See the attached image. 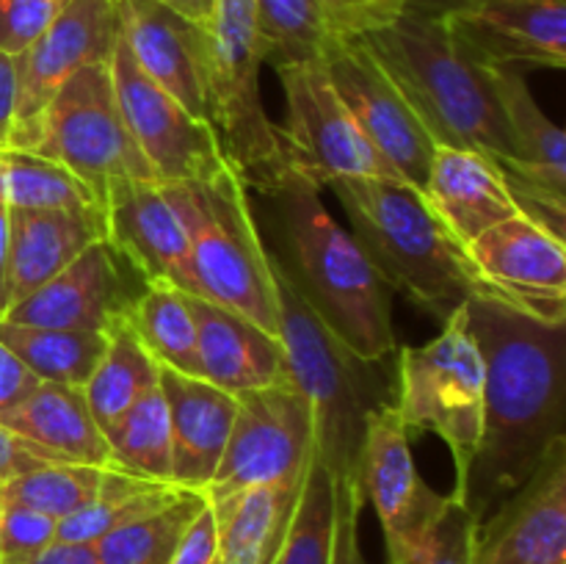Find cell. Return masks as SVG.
I'll return each mask as SVG.
<instances>
[{
    "instance_id": "e575fe53",
    "label": "cell",
    "mask_w": 566,
    "mask_h": 564,
    "mask_svg": "<svg viewBox=\"0 0 566 564\" xmlns=\"http://www.w3.org/2000/svg\"><path fill=\"white\" fill-rule=\"evenodd\" d=\"M3 188L14 210H103L92 188L72 171L36 153H0Z\"/></svg>"
},
{
    "instance_id": "3957f363",
    "label": "cell",
    "mask_w": 566,
    "mask_h": 564,
    "mask_svg": "<svg viewBox=\"0 0 566 564\" xmlns=\"http://www.w3.org/2000/svg\"><path fill=\"white\" fill-rule=\"evenodd\" d=\"M359 39L437 147L475 149L501 169L512 164V138L490 66L453 36L442 17L403 11L396 22Z\"/></svg>"
},
{
    "instance_id": "83f0119b",
    "label": "cell",
    "mask_w": 566,
    "mask_h": 564,
    "mask_svg": "<svg viewBox=\"0 0 566 564\" xmlns=\"http://www.w3.org/2000/svg\"><path fill=\"white\" fill-rule=\"evenodd\" d=\"M127 326L136 332L142 346L160 368L199 376L197 321H193L191 293L169 285V282H144L130 315H127Z\"/></svg>"
},
{
    "instance_id": "ab89813d",
    "label": "cell",
    "mask_w": 566,
    "mask_h": 564,
    "mask_svg": "<svg viewBox=\"0 0 566 564\" xmlns=\"http://www.w3.org/2000/svg\"><path fill=\"white\" fill-rule=\"evenodd\" d=\"M66 0H0V55L25 53L59 17Z\"/></svg>"
},
{
    "instance_id": "52a82bcc",
    "label": "cell",
    "mask_w": 566,
    "mask_h": 564,
    "mask_svg": "<svg viewBox=\"0 0 566 564\" xmlns=\"http://www.w3.org/2000/svg\"><path fill=\"white\" fill-rule=\"evenodd\" d=\"M396 398L409 437L431 431L453 459V503L462 506L468 476L484 431V354L470 330L468 302L442 321V332L423 346L398 352Z\"/></svg>"
},
{
    "instance_id": "7dc6e473",
    "label": "cell",
    "mask_w": 566,
    "mask_h": 564,
    "mask_svg": "<svg viewBox=\"0 0 566 564\" xmlns=\"http://www.w3.org/2000/svg\"><path fill=\"white\" fill-rule=\"evenodd\" d=\"M9 232H11V208L3 188V169H0V318L9 310Z\"/></svg>"
},
{
    "instance_id": "6da1fadb",
    "label": "cell",
    "mask_w": 566,
    "mask_h": 564,
    "mask_svg": "<svg viewBox=\"0 0 566 564\" xmlns=\"http://www.w3.org/2000/svg\"><path fill=\"white\" fill-rule=\"evenodd\" d=\"M468 315L484 354V431L462 506L481 523L566 437V324L486 299L468 302Z\"/></svg>"
},
{
    "instance_id": "4dcf8cb0",
    "label": "cell",
    "mask_w": 566,
    "mask_h": 564,
    "mask_svg": "<svg viewBox=\"0 0 566 564\" xmlns=\"http://www.w3.org/2000/svg\"><path fill=\"white\" fill-rule=\"evenodd\" d=\"M208 503L202 492L180 490L164 506L119 525L94 542V553L103 564H169L182 534Z\"/></svg>"
},
{
    "instance_id": "f35d334b",
    "label": "cell",
    "mask_w": 566,
    "mask_h": 564,
    "mask_svg": "<svg viewBox=\"0 0 566 564\" xmlns=\"http://www.w3.org/2000/svg\"><path fill=\"white\" fill-rule=\"evenodd\" d=\"M479 523L459 503H451L423 545L403 564H473V542Z\"/></svg>"
},
{
    "instance_id": "4fadbf2b",
    "label": "cell",
    "mask_w": 566,
    "mask_h": 564,
    "mask_svg": "<svg viewBox=\"0 0 566 564\" xmlns=\"http://www.w3.org/2000/svg\"><path fill=\"white\" fill-rule=\"evenodd\" d=\"M486 302L542 324H566V243L542 221L517 213L464 249Z\"/></svg>"
},
{
    "instance_id": "b9f144b4",
    "label": "cell",
    "mask_w": 566,
    "mask_h": 564,
    "mask_svg": "<svg viewBox=\"0 0 566 564\" xmlns=\"http://www.w3.org/2000/svg\"><path fill=\"white\" fill-rule=\"evenodd\" d=\"M335 542H332V564H374L368 562L359 540V520H363L365 495L359 481L335 479Z\"/></svg>"
},
{
    "instance_id": "681fc988",
    "label": "cell",
    "mask_w": 566,
    "mask_h": 564,
    "mask_svg": "<svg viewBox=\"0 0 566 564\" xmlns=\"http://www.w3.org/2000/svg\"><path fill=\"white\" fill-rule=\"evenodd\" d=\"M155 3L177 11V14L191 20L193 25L205 28V31H208L210 20H213V9H216V0H155Z\"/></svg>"
},
{
    "instance_id": "5b68a950",
    "label": "cell",
    "mask_w": 566,
    "mask_h": 564,
    "mask_svg": "<svg viewBox=\"0 0 566 564\" xmlns=\"http://www.w3.org/2000/svg\"><path fill=\"white\" fill-rule=\"evenodd\" d=\"M271 254L276 299H280V337L287 370L296 390L313 407L315 451L335 479H357L365 424L381 404L392 401L390 387L368 359L357 357L321 315Z\"/></svg>"
},
{
    "instance_id": "44dd1931",
    "label": "cell",
    "mask_w": 566,
    "mask_h": 564,
    "mask_svg": "<svg viewBox=\"0 0 566 564\" xmlns=\"http://www.w3.org/2000/svg\"><path fill=\"white\" fill-rule=\"evenodd\" d=\"M119 36L138 70L210 125L208 31L155 0H116Z\"/></svg>"
},
{
    "instance_id": "ee69618b",
    "label": "cell",
    "mask_w": 566,
    "mask_h": 564,
    "mask_svg": "<svg viewBox=\"0 0 566 564\" xmlns=\"http://www.w3.org/2000/svg\"><path fill=\"white\" fill-rule=\"evenodd\" d=\"M53 462H64V459L33 446V442L22 440V437H17L14 431H9L0 424V484H6L14 476L28 473V470H36L42 464Z\"/></svg>"
},
{
    "instance_id": "ba28073f",
    "label": "cell",
    "mask_w": 566,
    "mask_h": 564,
    "mask_svg": "<svg viewBox=\"0 0 566 564\" xmlns=\"http://www.w3.org/2000/svg\"><path fill=\"white\" fill-rule=\"evenodd\" d=\"M265 48L254 0H216L208 25V111L227 164L265 194L287 171L276 122L263 105Z\"/></svg>"
},
{
    "instance_id": "484cf974",
    "label": "cell",
    "mask_w": 566,
    "mask_h": 564,
    "mask_svg": "<svg viewBox=\"0 0 566 564\" xmlns=\"http://www.w3.org/2000/svg\"><path fill=\"white\" fill-rule=\"evenodd\" d=\"M0 424L64 462L114 464L108 440L94 420L81 387L39 382L31 396L0 418Z\"/></svg>"
},
{
    "instance_id": "f6af8a7d",
    "label": "cell",
    "mask_w": 566,
    "mask_h": 564,
    "mask_svg": "<svg viewBox=\"0 0 566 564\" xmlns=\"http://www.w3.org/2000/svg\"><path fill=\"white\" fill-rule=\"evenodd\" d=\"M36 385V376L0 343V418L20 407Z\"/></svg>"
},
{
    "instance_id": "60d3db41",
    "label": "cell",
    "mask_w": 566,
    "mask_h": 564,
    "mask_svg": "<svg viewBox=\"0 0 566 564\" xmlns=\"http://www.w3.org/2000/svg\"><path fill=\"white\" fill-rule=\"evenodd\" d=\"M337 39H359L390 25L407 11L409 0H318Z\"/></svg>"
},
{
    "instance_id": "7a4b0ae2",
    "label": "cell",
    "mask_w": 566,
    "mask_h": 564,
    "mask_svg": "<svg viewBox=\"0 0 566 564\" xmlns=\"http://www.w3.org/2000/svg\"><path fill=\"white\" fill-rule=\"evenodd\" d=\"M282 238L276 254L326 326L368 363H385L398 348L390 288L352 230L321 199V188L287 169L263 194Z\"/></svg>"
},
{
    "instance_id": "c3c4849f",
    "label": "cell",
    "mask_w": 566,
    "mask_h": 564,
    "mask_svg": "<svg viewBox=\"0 0 566 564\" xmlns=\"http://www.w3.org/2000/svg\"><path fill=\"white\" fill-rule=\"evenodd\" d=\"M31 564H103V562H99L92 545H77V542L55 540L53 545L44 547Z\"/></svg>"
},
{
    "instance_id": "8fae6325",
    "label": "cell",
    "mask_w": 566,
    "mask_h": 564,
    "mask_svg": "<svg viewBox=\"0 0 566 564\" xmlns=\"http://www.w3.org/2000/svg\"><path fill=\"white\" fill-rule=\"evenodd\" d=\"M238 409L227 448L202 495L227 501L243 490L302 479L315 451V420L296 385H276L235 396Z\"/></svg>"
},
{
    "instance_id": "603a6c76",
    "label": "cell",
    "mask_w": 566,
    "mask_h": 564,
    "mask_svg": "<svg viewBox=\"0 0 566 564\" xmlns=\"http://www.w3.org/2000/svg\"><path fill=\"white\" fill-rule=\"evenodd\" d=\"M191 310L197 321L199 376L205 382L230 396L291 385L280 335L260 330L249 318L210 299L191 296Z\"/></svg>"
},
{
    "instance_id": "9a60e30c",
    "label": "cell",
    "mask_w": 566,
    "mask_h": 564,
    "mask_svg": "<svg viewBox=\"0 0 566 564\" xmlns=\"http://www.w3.org/2000/svg\"><path fill=\"white\" fill-rule=\"evenodd\" d=\"M329 81L368 142L396 175L412 188H423L437 144L420 125L415 111L398 92L392 77L381 70L363 39L332 36L324 50Z\"/></svg>"
},
{
    "instance_id": "7402d4cb",
    "label": "cell",
    "mask_w": 566,
    "mask_h": 564,
    "mask_svg": "<svg viewBox=\"0 0 566 564\" xmlns=\"http://www.w3.org/2000/svg\"><path fill=\"white\" fill-rule=\"evenodd\" d=\"M420 194L462 249L523 213L501 166L475 149L437 147Z\"/></svg>"
},
{
    "instance_id": "277c9868",
    "label": "cell",
    "mask_w": 566,
    "mask_h": 564,
    "mask_svg": "<svg viewBox=\"0 0 566 564\" xmlns=\"http://www.w3.org/2000/svg\"><path fill=\"white\" fill-rule=\"evenodd\" d=\"M329 188L390 291L437 321H446L464 302L484 299L468 254L418 188L390 177H348Z\"/></svg>"
},
{
    "instance_id": "8992f818",
    "label": "cell",
    "mask_w": 566,
    "mask_h": 564,
    "mask_svg": "<svg viewBox=\"0 0 566 564\" xmlns=\"http://www.w3.org/2000/svg\"><path fill=\"white\" fill-rule=\"evenodd\" d=\"M164 191L182 221L205 299L280 335L271 254L235 169L227 164L208 180L164 182Z\"/></svg>"
},
{
    "instance_id": "f546056e",
    "label": "cell",
    "mask_w": 566,
    "mask_h": 564,
    "mask_svg": "<svg viewBox=\"0 0 566 564\" xmlns=\"http://www.w3.org/2000/svg\"><path fill=\"white\" fill-rule=\"evenodd\" d=\"M105 343L97 368L81 387L99 429H111L138 398L155 390L160 382V365L155 363L127 324L114 326Z\"/></svg>"
},
{
    "instance_id": "f1b7e54d",
    "label": "cell",
    "mask_w": 566,
    "mask_h": 564,
    "mask_svg": "<svg viewBox=\"0 0 566 564\" xmlns=\"http://www.w3.org/2000/svg\"><path fill=\"white\" fill-rule=\"evenodd\" d=\"M0 343L39 382L83 387L103 357L108 335L86 330H55V326H25L0 318Z\"/></svg>"
},
{
    "instance_id": "e0dca14e",
    "label": "cell",
    "mask_w": 566,
    "mask_h": 564,
    "mask_svg": "<svg viewBox=\"0 0 566 564\" xmlns=\"http://www.w3.org/2000/svg\"><path fill=\"white\" fill-rule=\"evenodd\" d=\"M144 280L127 265L108 238L92 243L81 258L6 310L3 321L55 330L111 332L127 324Z\"/></svg>"
},
{
    "instance_id": "7bdbcfd3",
    "label": "cell",
    "mask_w": 566,
    "mask_h": 564,
    "mask_svg": "<svg viewBox=\"0 0 566 564\" xmlns=\"http://www.w3.org/2000/svg\"><path fill=\"white\" fill-rule=\"evenodd\" d=\"M216 558H219V523L213 506L205 503L171 553L169 564H216Z\"/></svg>"
},
{
    "instance_id": "ac0fdd59",
    "label": "cell",
    "mask_w": 566,
    "mask_h": 564,
    "mask_svg": "<svg viewBox=\"0 0 566 564\" xmlns=\"http://www.w3.org/2000/svg\"><path fill=\"white\" fill-rule=\"evenodd\" d=\"M473 564H566V437L481 520Z\"/></svg>"
},
{
    "instance_id": "f907efd6",
    "label": "cell",
    "mask_w": 566,
    "mask_h": 564,
    "mask_svg": "<svg viewBox=\"0 0 566 564\" xmlns=\"http://www.w3.org/2000/svg\"><path fill=\"white\" fill-rule=\"evenodd\" d=\"M464 3H470V0H409L407 11H415V14H426V17H442Z\"/></svg>"
},
{
    "instance_id": "d590c367",
    "label": "cell",
    "mask_w": 566,
    "mask_h": 564,
    "mask_svg": "<svg viewBox=\"0 0 566 564\" xmlns=\"http://www.w3.org/2000/svg\"><path fill=\"white\" fill-rule=\"evenodd\" d=\"M337 481L313 451L304 468L302 490L274 564H332Z\"/></svg>"
},
{
    "instance_id": "816d5d0a",
    "label": "cell",
    "mask_w": 566,
    "mask_h": 564,
    "mask_svg": "<svg viewBox=\"0 0 566 564\" xmlns=\"http://www.w3.org/2000/svg\"><path fill=\"white\" fill-rule=\"evenodd\" d=\"M216 564H219V558H216Z\"/></svg>"
},
{
    "instance_id": "30bf717a",
    "label": "cell",
    "mask_w": 566,
    "mask_h": 564,
    "mask_svg": "<svg viewBox=\"0 0 566 564\" xmlns=\"http://www.w3.org/2000/svg\"><path fill=\"white\" fill-rule=\"evenodd\" d=\"M285 119L276 125L287 169L324 188L348 177L401 180L335 92L324 59L276 66Z\"/></svg>"
},
{
    "instance_id": "74e56055",
    "label": "cell",
    "mask_w": 566,
    "mask_h": 564,
    "mask_svg": "<svg viewBox=\"0 0 566 564\" xmlns=\"http://www.w3.org/2000/svg\"><path fill=\"white\" fill-rule=\"evenodd\" d=\"M59 534L53 518L0 495V564H31Z\"/></svg>"
},
{
    "instance_id": "d6986e66",
    "label": "cell",
    "mask_w": 566,
    "mask_h": 564,
    "mask_svg": "<svg viewBox=\"0 0 566 564\" xmlns=\"http://www.w3.org/2000/svg\"><path fill=\"white\" fill-rule=\"evenodd\" d=\"M103 216L105 238L144 282H169L205 299L193 274L186 230L164 182L153 177L114 182L103 197Z\"/></svg>"
},
{
    "instance_id": "5bb4252c",
    "label": "cell",
    "mask_w": 566,
    "mask_h": 564,
    "mask_svg": "<svg viewBox=\"0 0 566 564\" xmlns=\"http://www.w3.org/2000/svg\"><path fill=\"white\" fill-rule=\"evenodd\" d=\"M114 92L138 153L160 182L208 180L227 166L213 125L197 119L186 105L177 103L166 88L149 81L116 42L108 61Z\"/></svg>"
},
{
    "instance_id": "1f68e13d",
    "label": "cell",
    "mask_w": 566,
    "mask_h": 564,
    "mask_svg": "<svg viewBox=\"0 0 566 564\" xmlns=\"http://www.w3.org/2000/svg\"><path fill=\"white\" fill-rule=\"evenodd\" d=\"M103 435L116 468L158 484H171V424L160 385L138 398Z\"/></svg>"
},
{
    "instance_id": "8d00e7d4",
    "label": "cell",
    "mask_w": 566,
    "mask_h": 564,
    "mask_svg": "<svg viewBox=\"0 0 566 564\" xmlns=\"http://www.w3.org/2000/svg\"><path fill=\"white\" fill-rule=\"evenodd\" d=\"M265 64L287 66L324 59L335 36L318 0H254Z\"/></svg>"
},
{
    "instance_id": "cb8c5ba5",
    "label": "cell",
    "mask_w": 566,
    "mask_h": 564,
    "mask_svg": "<svg viewBox=\"0 0 566 564\" xmlns=\"http://www.w3.org/2000/svg\"><path fill=\"white\" fill-rule=\"evenodd\" d=\"M158 385L169 407L171 484L205 492L227 448L238 409L235 396L199 376L169 368H160Z\"/></svg>"
},
{
    "instance_id": "836d02e7",
    "label": "cell",
    "mask_w": 566,
    "mask_h": 564,
    "mask_svg": "<svg viewBox=\"0 0 566 564\" xmlns=\"http://www.w3.org/2000/svg\"><path fill=\"white\" fill-rule=\"evenodd\" d=\"M177 492H180V487L158 484V481L142 479V476H133L127 470H116L111 484L103 490V495L94 498L92 503H86L75 514L61 520L55 540L94 545V542L103 540L105 534L116 531L119 525L164 506Z\"/></svg>"
},
{
    "instance_id": "9c48e42d",
    "label": "cell",
    "mask_w": 566,
    "mask_h": 564,
    "mask_svg": "<svg viewBox=\"0 0 566 564\" xmlns=\"http://www.w3.org/2000/svg\"><path fill=\"white\" fill-rule=\"evenodd\" d=\"M86 182L103 205L105 191L119 180H144L153 169L138 153L122 116L108 64H92L66 77L39 119L31 147Z\"/></svg>"
},
{
    "instance_id": "d6a6232c",
    "label": "cell",
    "mask_w": 566,
    "mask_h": 564,
    "mask_svg": "<svg viewBox=\"0 0 566 564\" xmlns=\"http://www.w3.org/2000/svg\"><path fill=\"white\" fill-rule=\"evenodd\" d=\"M116 470L114 464H83V462H53L36 470L14 476L0 484V495L20 506L42 512L61 523L64 518L75 514L94 498L103 495L111 484Z\"/></svg>"
},
{
    "instance_id": "2e32d148",
    "label": "cell",
    "mask_w": 566,
    "mask_h": 564,
    "mask_svg": "<svg viewBox=\"0 0 566 564\" xmlns=\"http://www.w3.org/2000/svg\"><path fill=\"white\" fill-rule=\"evenodd\" d=\"M119 42L116 0H66L48 31L14 59L17 105L11 149H28L39 119L66 77L92 64H108Z\"/></svg>"
},
{
    "instance_id": "4316f807",
    "label": "cell",
    "mask_w": 566,
    "mask_h": 564,
    "mask_svg": "<svg viewBox=\"0 0 566 564\" xmlns=\"http://www.w3.org/2000/svg\"><path fill=\"white\" fill-rule=\"evenodd\" d=\"M302 479L252 487L227 501L210 503L219 523V564L276 562L296 509Z\"/></svg>"
},
{
    "instance_id": "ffe728a7",
    "label": "cell",
    "mask_w": 566,
    "mask_h": 564,
    "mask_svg": "<svg viewBox=\"0 0 566 564\" xmlns=\"http://www.w3.org/2000/svg\"><path fill=\"white\" fill-rule=\"evenodd\" d=\"M442 20L486 66H566V0H470Z\"/></svg>"
},
{
    "instance_id": "bcb514c9",
    "label": "cell",
    "mask_w": 566,
    "mask_h": 564,
    "mask_svg": "<svg viewBox=\"0 0 566 564\" xmlns=\"http://www.w3.org/2000/svg\"><path fill=\"white\" fill-rule=\"evenodd\" d=\"M17 105V66L11 55H0V153L11 149Z\"/></svg>"
},
{
    "instance_id": "d4e9b609",
    "label": "cell",
    "mask_w": 566,
    "mask_h": 564,
    "mask_svg": "<svg viewBox=\"0 0 566 564\" xmlns=\"http://www.w3.org/2000/svg\"><path fill=\"white\" fill-rule=\"evenodd\" d=\"M105 238L103 210H14L9 232V307L31 296Z\"/></svg>"
},
{
    "instance_id": "7c38bea8",
    "label": "cell",
    "mask_w": 566,
    "mask_h": 564,
    "mask_svg": "<svg viewBox=\"0 0 566 564\" xmlns=\"http://www.w3.org/2000/svg\"><path fill=\"white\" fill-rule=\"evenodd\" d=\"M357 479L379 514L387 564L407 562L453 503L420 476L412 437L392 401L376 407L365 424Z\"/></svg>"
}]
</instances>
